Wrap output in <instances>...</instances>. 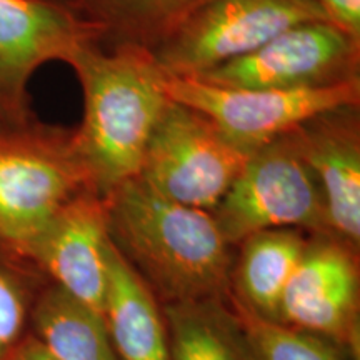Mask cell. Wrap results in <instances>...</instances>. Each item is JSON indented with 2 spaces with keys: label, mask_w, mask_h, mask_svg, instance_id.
<instances>
[{
  "label": "cell",
  "mask_w": 360,
  "mask_h": 360,
  "mask_svg": "<svg viewBox=\"0 0 360 360\" xmlns=\"http://www.w3.org/2000/svg\"><path fill=\"white\" fill-rule=\"evenodd\" d=\"M103 197L112 244L160 305L231 300L233 247L212 212L177 204L141 177Z\"/></svg>",
  "instance_id": "obj_1"
},
{
  "label": "cell",
  "mask_w": 360,
  "mask_h": 360,
  "mask_svg": "<svg viewBox=\"0 0 360 360\" xmlns=\"http://www.w3.org/2000/svg\"><path fill=\"white\" fill-rule=\"evenodd\" d=\"M84 96L75 147L94 188L107 193L139 177L162 112L170 97L165 70L152 51L137 45H84L69 62Z\"/></svg>",
  "instance_id": "obj_2"
},
{
  "label": "cell",
  "mask_w": 360,
  "mask_h": 360,
  "mask_svg": "<svg viewBox=\"0 0 360 360\" xmlns=\"http://www.w3.org/2000/svg\"><path fill=\"white\" fill-rule=\"evenodd\" d=\"M89 191L96 188L74 129L35 115L0 122V240L22 249L58 210Z\"/></svg>",
  "instance_id": "obj_3"
},
{
  "label": "cell",
  "mask_w": 360,
  "mask_h": 360,
  "mask_svg": "<svg viewBox=\"0 0 360 360\" xmlns=\"http://www.w3.org/2000/svg\"><path fill=\"white\" fill-rule=\"evenodd\" d=\"M212 215L232 247L270 229L330 233L322 191L292 130L250 152Z\"/></svg>",
  "instance_id": "obj_4"
},
{
  "label": "cell",
  "mask_w": 360,
  "mask_h": 360,
  "mask_svg": "<svg viewBox=\"0 0 360 360\" xmlns=\"http://www.w3.org/2000/svg\"><path fill=\"white\" fill-rule=\"evenodd\" d=\"M249 155L209 117L170 98L147 143L139 177L177 204L212 212Z\"/></svg>",
  "instance_id": "obj_5"
},
{
  "label": "cell",
  "mask_w": 360,
  "mask_h": 360,
  "mask_svg": "<svg viewBox=\"0 0 360 360\" xmlns=\"http://www.w3.org/2000/svg\"><path fill=\"white\" fill-rule=\"evenodd\" d=\"M310 20H327L315 0H207L152 53L167 74L193 77Z\"/></svg>",
  "instance_id": "obj_6"
},
{
  "label": "cell",
  "mask_w": 360,
  "mask_h": 360,
  "mask_svg": "<svg viewBox=\"0 0 360 360\" xmlns=\"http://www.w3.org/2000/svg\"><path fill=\"white\" fill-rule=\"evenodd\" d=\"M193 79L237 89H328L360 82V40L328 20L283 30L249 56Z\"/></svg>",
  "instance_id": "obj_7"
},
{
  "label": "cell",
  "mask_w": 360,
  "mask_h": 360,
  "mask_svg": "<svg viewBox=\"0 0 360 360\" xmlns=\"http://www.w3.org/2000/svg\"><path fill=\"white\" fill-rule=\"evenodd\" d=\"M165 89L172 101L202 112L247 152L290 132L319 112L360 103V82L328 89H237L167 74Z\"/></svg>",
  "instance_id": "obj_8"
},
{
  "label": "cell",
  "mask_w": 360,
  "mask_h": 360,
  "mask_svg": "<svg viewBox=\"0 0 360 360\" xmlns=\"http://www.w3.org/2000/svg\"><path fill=\"white\" fill-rule=\"evenodd\" d=\"M101 34L65 0H0V122L35 115L29 82L45 62L69 64Z\"/></svg>",
  "instance_id": "obj_9"
},
{
  "label": "cell",
  "mask_w": 360,
  "mask_h": 360,
  "mask_svg": "<svg viewBox=\"0 0 360 360\" xmlns=\"http://www.w3.org/2000/svg\"><path fill=\"white\" fill-rule=\"evenodd\" d=\"M359 249L332 233H309L278 322L326 337L359 359Z\"/></svg>",
  "instance_id": "obj_10"
},
{
  "label": "cell",
  "mask_w": 360,
  "mask_h": 360,
  "mask_svg": "<svg viewBox=\"0 0 360 360\" xmlns=\"http://www.w3.org/2000/svg\"><path fill=\"white\" fill-rule=\"evenodd\" d=\"M112 247L105 197L80 193L19 249L49 282L102 312Z\"/></svg>",
  "instance_id": "obj_11"
},
{
  "label": "cell",
  "mask_w": 360,
  "mask_h": 360,
  "mask_svg": "<svg viewBox=\"0 0 360 360\" xmlns=\"http://www.w3.org/2000/svg\"><path fill=\"white\" fill-rule=\"evenodd\" d=\"M292 132L322 191L328 232L359 249L360 103L319 112Z\"/></svg>",
  "instance_id": "obj_12"
},
{
  "label": "cell",
  "mask_w": 360,
  "mask_h": 360,
  "mask_svg": "<svg viewBox=\"0 0 360 360\" xmlns=\"http://www.w3.org/2000/svg\"><path fill=\"white\" fill-rule=\"evenodd\" d=\"M309 233L270 229L245 237L233 247L231 302L238 312L278 322L283 292L299 264Z\"/></svg>",
  "instance_id": "obj_13"
},
{
  "label": "cell",
  "mask_w": 360,
  "mask_h": 360,
  "mask_svg": "<svg viewBox=\"0 0 360 360\" xmlns=\"http://www.w3.org/2000/svg\"><path fill=\"white\" fill-rule=\"evenodd\" d=\"M102 315L120 360H170L164 309L114 244Z\"/></svg>",
  "instance_id": "obj_14"
},
{
  "label": "cell",
  "mask_w": 360,
  "mask_h": 360,
  "mask_svg": "<svg viewBox=\"0 0 360 360\" xmlns=\"http://www.w3.org/2000/svg\"><path fill=\"white\" fill-rule=\"evenodd\" d=\"M30 334L56 360H120L102 312L52 282L35 302Z\"/></svg>",
  "instance_id": "obj_15"
},
{
  "label": "cell",
  "mask_w": 360,
  "mask_h": 360,
  "mask_svg": "<svg viewBox=\"0 0 360 360\" xmlns=\"http://www.w3.org/2000/svg\"><path fill=\"white\" fill-rule=\"evenodd\" d=\"M101 34V47L137 45L155 51L207 0H65Z\"/></svg>",
  "instance_id": "obj_16"
},
{
  "label": "cell",
  "mask_w": 360,
  "mask_h": 360,
  "mask_svg": "<svg viewBox=\"0 0 360 360\" xmlns=\"http://www.w3.org/2000/svg\"><path fill=\"white\" fill-rule=\"evenodd\" d=\"M170 360H252L244 327L231 300L162 305Z\"/></svg>",
  "instance_id": "obj_17"
},
{
  "label": "cell",
  "mask_w": 360,
  "mask_h": 360,
  "mask_svg": "<svg viewBox=\"0 0 360 360\" xmlns=\"http://www.w3.org/2000/svg\"><path fill=\"white\" fill-rule=\"evenodd\" d=\"M47 282L24 252L0 240V360H12L30 335L35 302Z\"/></svg>",
  "instance_id": "obj_18"
},
{
  "label": "cell",
  "mask_w": 360,
  "mask_h": 360,
  "mask_svg": "<svg viewBox=\"0 0 360 360\" xmlns=\"http://www.w3.org/2000/svg\"><path fill=\"white\" fill-rule=\"evenodd\" d=\"M237 310V309H236ZM252 360H359L317 334L238 312Z\"/></svg>",
  "instance_id": "obj_19"
},
{
  "label": "cell",
  "mask_w": 360,
  "mask_h": 360,
  "mask_svg": "<svg viewBox=\"0 0 360 360\" xmlns=\"http://www.w3.org/2000/svg\"><path fill=\"white\" fill-rule=\"evenodd\" d=\"M330 24L360 40V0H315Z\"/></svg>",
  "instance_id": "obj_20"
},
{
  "label": "cell",
  "mask_w": 360,
  "mask_h": 360,
  "mask_svg": "<svg viewBox=\"0 0 360 360\" xmlns=\"http://www.w3.org/2000/svg\"><path fill=\"white\" fill-rule=\"evenodd\" d=\"M12 360H56L35 337L30 334L17 350Z\"/></svg>",
  "instance_id": "obj_21"
}]
</instances>
